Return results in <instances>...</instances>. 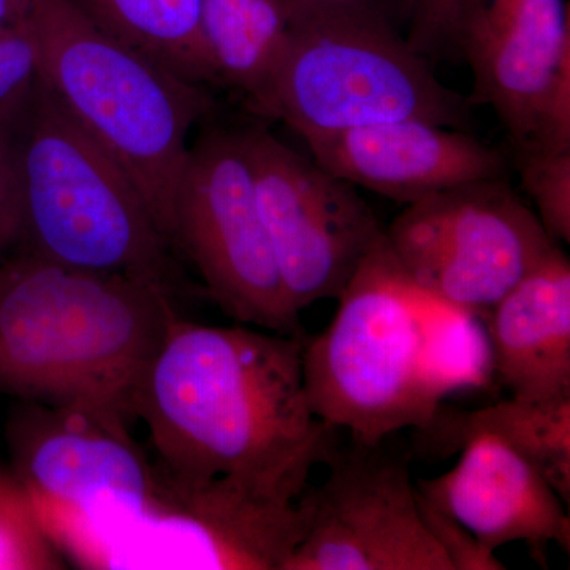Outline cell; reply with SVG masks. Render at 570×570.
Instances as JSON below:
<instances>
[{
  "mask_svg": "<svg viewBox=\"0 0 570 570\" xmlns=\"http://www.w3.org/2000/svg\"><path fill=\"white\" fill-rule=\"evenodd\" d=\"M175 295L11 254L0 262V393L130 433L142 377L179 316Z\"/></svg>",
  "mask_w": 570,
  "mask_h": 570,
  "instance_id": "cell-2",
  "label": "cell"
},
{
  "mask_svg": "<svg viewBox=\"0 0 570 570\" xmlns=\"http://www.w3.org/2000/svg\"><path fill=\"white\" fill-rule=\"evenodd\" d=\"M14 479L36 508L75 519L121 513L141 520L151 501L156 468L130 433L66 409L22 403L7 423Z\"/></svg>",
  "mask_w": 570,
  "mask_h": 570,
  "instance_id": "cell-11",
  "label": "cell"
},
{
  "mask_svg": "<svg viewBox=\"0 0 570 570\" xmlns=\"http://www.w3.org/2000/svg\"><path fill=\"white\" fill-rule=\"evenodd\" d=\"M258 212L288 298L302 314L340 298L385 228L355 184L264 127L239 130Z\"/></svg>",
  "mask_w": 570,
  "mask_h": 570,
  "instance_id": "cell-9",
  "label": "cell"
},
{
  "mask_svg": "<svg viewBox=\"0 0 570 570\" xmlns=\"http://www.w3.org/2000/svg\"><path fill=\"white\" fill-rule=\"evenodd\" d=\"M305 337L176 317L137 396L165 474L307 489L335 430L307 403Z\"/></svg>",
  "mask_w": 570,
  "mask_h": 570,
  "instance_id": "cell-1",
  "label": "cell"
},
{
  "mask_svg": "<svg viewBox=\"0 0 570 570\" xmlns=\"http://www.w3.org/2000/svg\"><path fill=\"white\" fill-rule=\"evenodd\" d=\"M309 487L234 475L184 482L157 468L142 517L184 532L186 568L284 570L309 528Z\"/></svg>",
  "mask_w": 570,
  "mask_h": 570,
  "instance_id": "cell-12",
  "label": "cell"
},
{
  "mask_svg": "<svg viewBox=\"0 0 570 570\" xmlns=\"http://www.w3.org/2000/svg\"><path fill=\"white\" fill-rule=\"evenodd\" d=\"M460 449L455 466L415 482L420 497L491 550L524 543L542 568L550 543L569 553L566 502L530 461L490 433L469 434Z\"/></svg>",
  "mask_w": 570,
  "mask_h": 570,
  "instance_id": "cell-13",
  "label": "cell"
},
{
  "mask_svg": "<svg viewBox=\"0 0 570 570\" xmlns=\"http://www.w3.org/2000/svg\"><path fill=\"white\" fill-rule=\"evenodd\" d=\"M422 322L428 387L439 403L490 385L494 363L485 314L423 288Z\"/></svg>",
  "mask_w": 570,
  "mask_h": 570,
  "instance_id": "cell-20",
  "label": "cell"
},
{
  "mask_svg": "<svg viewBox=\"0 0 570 570\" xmlns=\"http://www.w3.org/2000/svg\"><path fill=\"white\" fill-rule=\"evenodd\" d=\"M335 317L303 346V382L314 417L360 444L404 428L425 430L441 403L423 363V288L382 235L340 298Z\"/></svg>",
  "mask_w": 570,
  "mask_h": 570,
  "instance_id": "cell-6",
  "label": "cell"
},
{
  "mask_svg": "<svg viewBox=\"0 0 570 570\" xmlns=\"http://www.w3.org/2000/svg\"><path fill=\"white\" fill-rule=\"evenodd\" d=\"M570 56L566 0H487L461 48L472 105L497 112L517 148L534 132L554 75Z\"/></svg>",
  "mask_w": 570,
  "mask_h": 570,
  "instance_id": "cell-15",
  "label": "cell"
},
{
  "mask_svg": "<svg viewBox=\"0 0 570 570\" xmlns=\"http://www.w3.org/2000/svg\"><path fill=\"white\" fill-rule=\"evenodd\" d=\"M294 3L283 56L249 104L255 115L303 140L401 119L466 130L471 100L439 80L373 0Z\"/></svg>",
  "mask_w": 570,
  "mask_h": 570,
  "instance_id": "cell-5",
  "label": "cell"
},
{
  "mask_svg": "<svg viewBox=\"0 0 570 570\" xmlns=\"http://www.w3.org/2000/svg\"><path fill=\"white\" fill-rule=\"evenodd\" d=\"M524 190L535 205V216L554 243H570V151L519 149Z\"/></svg>",
  "mask_w": 570,
  "mask_h": 570,
  "instance_id": "cell-23",
  "label": "cell"
},
{
  "mask_svg": "<svg viewBox=\"0 0 570 570\" xmlns=\"http://www.w3.org/2000/svg\"><path fill=\"white\" fill-rule=\"evenodd\" d=\"M171 246L238 324L302 336L258 212L239 130L204 127L176 189Z\"/></svg>",
  "mask_w": 570,
  "mask_h": 570,
  "instance_id": "cell-7",
  "label": "cell"
},
{
  "mask_svg": "<svg viewBox=\"0 0 570 570\" xmlns=\"http://www.w3.org/2000/svg\"><path fill=\"white\" fill-rule=\"evenodd\" d=\"M31 21L45 85L130 176L171 246L190 132L213 115L212 94L105 36L66 0H33Z\"/></svg>",
  "mask_w": 570,
  "mask_h": 570,
  "instance_id": "cell-4",
  "label": "cell"
},
{
  "mask_svg": "<svg viewBox=\"0 0 570 570\" xmlns=\"http://www.w3.org/2000/svg\"><path fill=\"white\" fill-rule=\"evenodd\" d=\"M105 36L195 85H213L200 0H66Z\"/></svg>",
  "mask_w": 570,
  "mask_h": 570,
  "instance_id": "cell-18",
  "label": "cell"
},
{
  "mask_svg": "<svg viewBox=\"0 0 570 570\" xmlns=\"http://www.w3.org/2000/svg\"><path fill=\"white\" fill-rule=\"evenodd\" d=\"M494 374L523 400L570 396V262L560 246L485 314Z\"/></svg>",
  "mask_w": 570,
  "mask_h": 570,
  "instance_id": "cell-16",
  "label": "cell"
},
{
  "mask_svg": "<svg viewBox=\"0 0 570 570\" xmlns=\"http://www.w3.org/2000/svg\"><path fill=\"white\" fill-rule=\"evenodd\" d=\"M419 497L420 512L428 531L436 540L452 566V570H504L505 566L497 558V551L480 542L466 527L448 513L442 512Z\"/></svg>",
  "mask_w": 570,
  "mask_h": 570,
  "instance_id": "cell-25",
  "label": "cell"
},
{
  "mask_svg": "<svg viewBox=\"0 0 570 570\" xmlns=\"http://www.w3.org/2000/svg\"><path fill=\"white\" fill-rule=\"evenodd\" d=\"M332 449L328 475L309 487L305 539L284 570H452L420 512L406 459L381 444Z\"/></svg>",
  "mask_w": 570,
  "mask_h": 570,
  "instance_id": "cell-10",
  "label": "cell"
},
{
  "mask_svg": "<svg viewBox=\"0 0 570 570\" xmlns=\"http://www.w3.org/2000/svg\"><path fill=\"white\" fill-rule=\"evenodd\" d=\"M9 138L21 217L14 253L178 294V255L140 190L63 110L43 78Z\"/></svg>",
  "mask_w": 570,
  "mask_h": 570,
  "instance_id": "cell-3",
  "label": "cell"
},
{
  "mask_svg": "<svg viewBox=\"0 0 570 570\" xmlns=\"http://www.w3.org/2000/svg\"><path fill=\"white\" fill-rule=\"evenodd\" d=\"M313 159L333 175L414 204L441 190L508 176V159L466 130L420 119L382 122L307 138Z\"/></svg>",
  "mask_w": 570,
  "mask_h": 570,
  "instance_id": "cell-14",
  "label": "cell"
},
{
  "mask_svg": "<svg viewBox=\"0 0 570 570\" xmlns=\"http://www.w3.org/2000/svg\"><path fill=\"white\" fill-rule=\"evenodd\" d=\"M474 433L508 442L538 469L562 501H570V396L532 401L512 396L444 423L450 449Z\"/></svg>",
  "mask_w": 570,
  "mask_h": 570,
  "instance_id": "cell-19",
  "label": "cell"
},
{
  "mask_svg": "<svg viewBox=\"0 0 570 570\" xmlns=\"http://www.w3.org/2000/svg\"><path fill=\"white\" fill-rule=\"evenodd\" d=\"M32 10L33 0H0V28L28 21Z\"/></svg>",
  "mask_w": 570,
  "mask_h": 570,
  "instance_id": "cell-27",
  "label": "cell"
},
{
  "mask_svg": "<svg viewBox=\"0 0 570 570\" xmlns=\"http://www.w3.org/2000/svg\"><path fill=\"white\" fill-rule=\"evenodd\" d=\"M294 0H200V32L214 86L254 102L287 45Z\"/></svg>",
  "mask_w": 570,
  "mask_h": 570,
  "instance_id": "cell-17",
  "label": "cell"
},
{
  "mask_svg": "<svg viewBox=\"0 0 570 570\" xmlns=\"http://www.w3.org/2000/svg\"><path fill=\"white\" fill-rule=\"evenodd\" d=\"M385 238L420 287L482 314L558 246L508 176L409 204Z\"/></svg>",
  "mask_w": 570,
  "mask_h": 570,
  "instance_id": "cell-8",
  "label": "cell"
},
{
  "mask_svg": "<svg viewBox=\"0 0 570 570\" xmlns=\"http://www.w3.org/2000/svg\"><path fill=\"white\" fill-rule=\"evenodd\" d=\"M29 494L14 475L0 472V570L59 569Z\"/></svg>",
  "mask_w": 570,
  "mask_h": 570,
  "instance_id": "cell-21",
  "label": "cell"
},
{
  "mask_svg": "<svg viewBox=\"0 0 570 570\" xmlns=\"http://www.w3.org/2000/svg\"><path fill=\"white\" fill-rule=\"evenodd\" d=\"M298 3H311V6H337V3L362 2V0H294Z\"/></svg>",
  "mask_w": 570,
  "mask_h": 570,
  "instance_id": "cell-28",
  "label": "cell"
},
{
  "mask_svg": "<svg viewBox=\"0 0 570 570\" xmlns=\"http://www.w3.org/2000/svg\"><path fill=\"white\" fill-rule=\"evenodd\" d=\"M20 195L9 135L0 132V262L20 243Z\"/></svg>",
  "mask_w": 570,
  "mask_h": 570,
  "instance_id": "cell-26",
  "label": "cell"
},
{
  "mask_svg": "<svg viewBox=\"0 0 570 570\" xmlns=\"http://www.w3.org/2000/svg\"><path fill=\"white\" fill-rule=\"evenodd\" d=\"M487 0H411L409 43L425 59H461V48Z\"/></svg>",
  "mask_w": 570,
  "mask_h": 570,
  "instance_id": "cell-24",
  "label": "cell"
},
{
  "mask_svg": "<svg viewBox=\"0 0 570 570\" xmlns=\"http://www.w3.org/2000/svg\"><path fill=\"white\" fill-rule=\"evenodd\" d=\"M41 81L40 50L32 21L0 28V132L9 135Z\"/></svg>",
  "mask_w": 570,
  "mask_h": 570,
  "instance_id": "cell-22",
  "label": "cell"
}]
</instances>
